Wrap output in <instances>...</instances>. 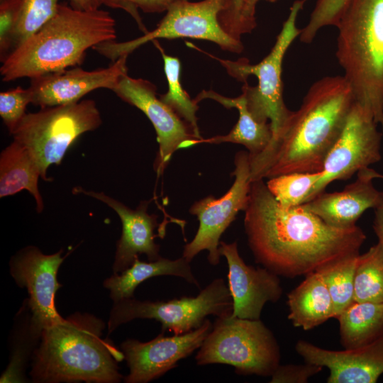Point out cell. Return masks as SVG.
<instances>
[{"instance_id":"37","label":"cell","mask_w":383,"mask_h":383,"mask_svg":"<svg viewBox=\"0 0 383 383\" xmlns=\"http://www.w3.org/2000/svg\"><path fill=\"white\" fill-rule=\"evenodd\" d=\"M374 210L372 228L378 238V242L383 246V191L381 201Z\"/></svg>"},{"instance_id":"42","label":"cell","mask_w":383,"mask_h":383,"mask_svg":"<svg viewBox=\"0 0 383 383\" xmlns=\"http://www.w3.org/2000/svg\"><path fill=\"white\" fill-rule=\"evenodd\" d=\"M0 1H2V0H0Z\"/></svg>"},{"instance_id":"35","label":"cell","mask_w":383,"mask_h":383,"mask_svg":"<svg viewBox=\"0 0 383 383\" xmlns=\"http://www.w3.org/2000/svg\"><path fill=\"white\" fill-rule=\"evenodd\" d=\"M177 0H101L102 4L113 8L123 9L135 21L139 28L145 33L148 31L140 16L138 9L144 13H161L168 9Z\"/></svg>"},{"instance_id":"23","label":"cell","mask_w":383,"mask_h":383,"mask_svg":"<svg viewBox=\"0 0 383 383\" xmlns=\"http://www.w3.org/2000/svg\"><path fill=\"white\" fill-rule=\"evenodd\" d=\"M121 272L120 275L114 273L104 282V286L109 289L110 296L114 302L133 298L138 285L146 279L157 276L179 277L188 283L199 287V283L193 274L190 262L182 256L176 260L161 257L155 261L149 262H143L136 257L133 264Z\"/></svg>"},{"instance_id":"21","label":"cell","mask_w":383,"mask_h":383,"mask_svg":"<svg viewBox=\"0 0 383 383\" xmlns=\"http://www.w3.org/2000/svg\"><path fill=\"white\" fill-rule=\"evenodd\" d=\"M206 99L216 101L228 109L235 108L239 112L238 121L231 131L224 135L202 138L196 145L206 143L219 144L233 143L240 144L248 149L250 157L260 154L270 143L272 131L270 123L257 121L248 111L243 94L235 98H228L209 90H203L194 99L196 103Z\"/></svg>"},{"instance_id":"15","label":"cell","mask_w":383,"mask_h":383,"mask_svg":"<svg viewBox=\"0 0 383 383\" xmlns=\"http://www.w3.org/2000/svg\"><path fill=\"white\" fill-rule=\"evenodd\" d=\"M206 318L198 328L170 337L160 333L148 342L128 339L121 344V351L127 362L129 374L127 383H147L175 368L177 362L199 349L212 329Z\"/></svg>"},{"instance_id":"11","label":"cell","mask_w":383,"mask_h":383,"mask_svg":"<svg viewBox=\"0 0 383 383\" xmlns=\"http://www.w3.org/2000/svg\"><path fill=\"white\" fill-rule=\"evenodd\" d=\"M235 170L231 176L235 180L221 197L209 195L194 202L189 213L197 217L199 225L192 240L184 247L182 257L190 262L201 251L208 252L211 265L220 262V238L235 219L239 211H245L250 190V162L248 152L238 151L234 158Z\"/></svg>"},{"instance_id":"3","label":"cell","mask_w":383,"mask_h":383,"mask_svg":"<svg viewBox=\"0 0 383 383\" xmlns=\"http://www.w3.org/2000/svg\"><path fill=\"white\" fill-rule=\"evenodd\" d=\"M116 38V21L109 11L60 4L55 15L2 62V81L30 79L80 65L89 48Z\"/></svg>"},{"instance_id":"34","label":"cell","mask_w":383,"mask_h":383,"mask_svg":"<svg viewBox=\"0 0 383 383\" xmlns=\"http://www.w3.org/2000/svg\"><path fill=\"white\" fill-rule=\"evenodd\" d=\"M22 0L0 1V59L3 62L13 49Z\"/></svg>"},{"instance_id":"20","label":"cell","mask_w":383,"mask_h":383,"mask_svg":"<svg viewBox=\"0 0 383 383\" xmlns=\"http://www.w3.org/2000/svg\"><path fill=\"white\" fill-rule=\"evenodd\" d=\"M375 170L370 167L357 172L356 179L340 192H322L302 206L327 224L337 228H350L369 209L380 202L382 192L372 182L377 178Z\"/></svg>"},{"instance_id":"36","label":"cell","mask_w":383,"mask_h":383,"mask_svg":"<svg viewBox=\"0 0 383 383\" xmlns=\"http://www.w3.org/2000/svg\"><path fill=\"white\" fill-rule=\"evenodd\" d=\"M323 367L305 362L304 365L288 364L279 365L271 375V383H306Z\"/></svg>"},{"instance_id":"29","label":"cell","mask_w":383,"mask_h":383,"mask_svg":"<svg viewBox=\"0 0 383 383\" xmlns=\"http://www.w3.org/2000/svg\"><path fill=\"white\" fill-rule=\"evenodd\" d=\"M321 174L316 172H293L272 178L266 185L276 201L284 208L305 204Z\"/></svg>"},{"instance_id":"5","label":"cell","mask_w":383,"mask_h":383,"mask_svg":"<svg viewBox=\"0 0 383 383\" xmlns=\"http://www.w3.org/2000/svg\"><path fill=\"white\" fill-rule=\"evenodd\" d=\"M335 27L343 76L383 131V0H347Z\"/></svg>"},{"instance_id":"30","label":"cell","mask_w":383,"mask_h":383,"mask_svg":"<svg viewBox=\"0 0 383 383\" xmlns=\"http://www.w3.org/2000/svg\"><path fill=\"white\" fill-rule=\"evenodd\" d=\"M58 1L22 0L12 51L35 34L55 15L60 4Z\"/></svg>"},{"instance_id":"10","label":"cell","mask_w":383,"mask_h":383,"mask_svg":"<svg viewBox=\"0 0 383 383\" xmlns=\"http://www.w3.org/2000/svg\"><path fill=\"white\" fill-rule=\"evenodd\" d=\"M225 0H203L198 2L177 0L172 3L156 28L143 36L126 41L109 40L94 46L99 54L116 61L128 55L142 45L157 38H191L216 43L221 49L240 53L241 41L228 35L220 26L218 14Z\"/></svg>"},{"instance_id":"26","label":"cell","mask_w":383,"mask_h":383,"mask_svg":"<svg viewBox=\"0 0 383 383\" xmlns=\"http://www.w3.org/2000/svg\"><path fill=\"white\" fill-rule=\"evenodd\" d=\"M152 43L162 57L164 70L168 83V91L164 94L159 95V98L187 124L199 140L202 139L196 116L199 109L198 104L194 99L190 98L182 86L179 60L167 55L157 40H153Z\"/></svg>"},{"instance_id":"18","label":"cell","mask_w":383,"mask_h":383,"mask_svg":"<svg viewBox=\"0 0 383 383\" xmlns=\"http://www.w3.org/2000/svg\"><path fill=\"white\" fill-rule=\"evenodd\" d=\"M295 350L305 362L329 370L328 383H375L383 374V336L365 346L344 350H326L299 340Z\"/></svg>"},{"instance_id":"6","label":"cell","mask_w":383,"mask_h":383,"mask_svg":"<svg viewBox=\"0 0 383 383\" xmlns=\"http://www.w3.org/2000/svg\"><path fill=\"white\" fill-rule=\"evenodd\" d=\"M306 1H294L270 52L259 63L252 65L245 57L231 61L209 55L220 62L232 77L244 83L242 94L247 108L257 121L270 123L272 140L293 112L284 101L282 62L289 46L301 33L296 26V18Z\"/></svg>"},{"instance_id":"27","label":"cell","mask_w":383,"mask_h":383,"mask_svg":"<svg viewBox=\"0 0 383 383\" xmlns=\"http://www.w3.org/2000/svg\"><path fill=\"white\" fill-rule=\"evenodd\" d=\"M354 286V301L383 304V246L379 242L358 255Z\"/></svg>"},{"instance_id":"7","label":"cell","mask_w":383,"mask_h":383,"mask_svg":"<svg viewBox=\"0 0 383 383\" xmlns=\"http://www.w3.org/2000/svg\"><path fill=\"white\" fill-rule=\"evenodd\" d=\"M273 333L260 321L217 317L195 360L198 365L225 364L238 374L271 377L280 364Z\"/></svg>"},{"instance_id":"12","label":"cell","mask_w":383,"mask_h":383,"mask_svg":"<svg viewBox=\"0 0 383 383\" xmlns=\"http://www.w3.org/2000/svg\"><path fill=\"white\" fill-rule=\"evenodd\" d=\"M373 117L355 102L338 140L325 159L321 174L306 202L336 180H346L381 160L382 133Z\"/></svg>"},{"instance_id":"14","label":"cell","mask_w":383,"mask_h":383,"mask_svg":"<svg viewBox=\"0 0 383 383\" xmlns=\"http://www.w3.org/2000/svg\"><path fill=\"white\" fill-rule=\"evenodd\" d=\"M62 250L45 255L35 247H28L11 261V274L21 287H26L31 311L30 326L37 335L43 329L60 322L63 318L57 313L55 298L61 287L57 280L58 269L65 257Z\"/></svg>"},{"instance_id":"24","label":"cell","mask_w":383,"mask_h":383,"mask_svg":"<svg viewBox=\"0 0 383 383\" xmlns=\"http://www.w3.org/2000/svg\"><path fill=\"white\" fill-rule=\"evenodd\" d=\"M40 169L29 151L13 140L0 156V197L13 195L23 189L34 197L38 212L43 210V201L38 186Z\"/></svg>"},{"instance_id":"25","label":"cell","mask_w":383,"mask_h":383,"mask_svg":"<svg viewBox=\"0 0 383 383\" xmlns=\"http://www.w3.org/2000/svg\"><path fill=\"white\" fill-rule=\"evenodd\" d=\"M344 349L369 345L383 336V304L354 301L337 317Z\"/></svg>"},{"instance_id":"16","label":"cell","mask_w":383,"mask_h":383,"mask_svg":"<svg viewBox=\"0 0 383 383\" xmlns=\"http://www.w3.org/2000/svg\"><path fill=\"white\" fill-rule=\"evenodd\" d=\"M220 255L228 263V287L233 301L231 316L257 320L267 302H277L282 295L279 276L266 267L245 264L236 241L220 242Z\"/></svg>"},{"instance_id":"40","label":"cell","mask_w":383,"mask_h":383,"mask_svg":"<svg viewBox=\"0 0 383 383\" xmlns=\"http://www.w3.org/2000/svg\"><path fill=\"white\" fill-rule=\"evenodd\" d=\"M377 178H382L383 179V174H380L379 173H377Z\"/></svg>"},{"instance_id":"19","label":"cell","mask_w":383,"mask_h":383,"mask_svg":"<svg viewBox=\"0 0 383 383\" xmlns=\"http://www.w3.org/2000/svg\"><path fill=\"white\" fill-rule=\"evenodd\" d=\"M74 194H84L95 198L113 209L120 217L122 233L117 243L115 260L113 265L114 273H118L129 267L136 257L145 254L149 261L161 257L160 246L155 243L154 230L157 226V216L148 213L150 201L140 202L135 209H132L103 192L87 191L82 187L73 189Z\"/></svg>"},{"instance_id":"17","label":"cell","mask_w":383,"mask_h":383,"mask_svg":"<svg viewBox=\"0 0 383 383\" xmlns=\"http://www.w3.org/2000/svg\"><path fill=\"white\" fill-rule=\"evenodd\" d=\"M128 55H123L105 68L87 71L75 67L30 78L32 104L41 108L79 101L89 92L101 88L112 90L128 72Z\"/></svg>"},{"instance_id":"31","label":"cell","mask_w":383,"mask_h":383,"mask_svg":"<svg viewBox=\"0 0 383 383\" xmlns=\"http://www.w3.org/2000/svg\"><path fill=\"white\" fill-rule=\"evenodd\" d=\"M248 0H225L218 14L221 28L233 38L241 41V36L250 33L257 26L255 12L248 7Z\"/></svg>"},{"instance_id":"33","label":"cell","mask_w":383,"mask_h":383,"mask_svg":"<svg viewBox=\"0 0 383 383\" xmlns=\"http://www.w3.org/2000/svg\"><path fill=\"white\" fill-rule=\"evenodd\" d=\"M32 103L29 88L21 86L0 93V116L11 133L26 114L28 104Z\"/></svg>"},{"instance_id":"41","label":"cell","mask_w":383,"mask_h":383,"mask_svg":"<svg viewBox=\"0 0 383 383\" xmlns=\"http://www.w3.org/2000/svg\"><path fill=\"white\" fill-rule=\"evenodd\" d=\"M184 1H187V0H184Z\"/></svg>"},{"instance_id":"22","label":"cell","mask_w":383,"mask_h":383,"mask_svg":"<svg viewBox=\"0 0 383 383\" xmlns=\"http://www.w3.org/2000/svg\"><path fill=\"white\" fill-rule=\"evenodd\" d=\"M288 318L294 326L305 331L314 328L335 317L334 306L328 289L317 271L287 294Z\"/></svg>"},{"instance_id":"28","label":"cell","mask_w":383,"mask_h":383,"mask_svg":"<svg viewBox=\"0 0 383 383\" xmlns=\"http://www.w3.org/2000/svg\"><path fill=\"white\" fill-rule=\"evenodd\" d=\"M359 255L343 257L317 270L331 296L335 318L354 301L355 271Z\"/></svg>"},{"instance_id":"38","label":"cell","mask_w":383,"mask_h":383,"mask_svg":"<svg viewBox=\"0 0 383 383\" xmlns=\"http://www.w3.org/2000/svg\"><path fill=\"white\" fill-rule=\"evenodd\" d=\"M70 6L81 10L98 9L102 5L101 0H70Z\"/></svg>"},{"instance_id":"1","label":"cell","mask_w":383,"mask_h":383,"mask_svg":"<svg viewBox=\"0 0 383 383\" xmlns=\"http://www.w3.org/2000/svg\"><path fill=\"white\" fill-rule=\"evenodd\" d=\"M244 228L255 262L278 276L294 278L343 257L360 253L366 235L357 226L337 228L302 205L284 208L264 179L252 181Z\"/></svg>"},{"instance_id":"8","label":"cell","mask_w":383,"mask_h":383,"mask_svg":"<svg viewBox=\"0 0 383 383\" xmlns=\"http://www.w3.org/2000/svg\"><path fill=\"white\" fill-rule=\"evenodd\" d=\"M101 123L96 102L85 99L26 113L10 134L29 151L41 178L49 181L48 168L59 165L79 135L96 129Z\"/></svg>"},{"instance_id":"4","label":"cell","mask_w":383,"mask_h":383,"mask_svg":"<svg viewBox=\"0 0 383 383\" xmlns=\"http://www.w3.org/2000/svg\"><path fill=\"white\" fill-rule=\"evenodd\" d=\"M104 327L96 317L77 313L43 329L33 355V381L119 382L117 362L124 355L101 338Z\"/></svg>"},{"instance_id":"2","label":"cell","mask_w":383,"mask_h":383,"mask_svg":"<svg viewBox=\"0 0 383 383\" xmlns=\"http://www.w3.org/2000/svg\"><path fill=\"white\" fill-rule=\"evenodd\" d=\"M355 102L343 76H327L313 83L278 135L260 154L250 157L251 182L321 172Z\"/></svg>"},{"instance_id":"9","label":"cell","mask_w":383,"mask_h":383,"mask_svg":"<svg viewBox=\"0 0 383 383\" xmlns=\"http://www.w3.org/2000/svg\"><path fill=\"white\" fill-rule=\"evenodd\" d=\"M233 301L225 281L216 278L196 296L167 301H140L133 298L114 302L108 321L109 333L135 318L155 319L162 331L181 335L199 328L209 315L231 316Z\"/></svg>"},{"instance_id":"32","label":"cell","mask_w":383,"mask_h":383,"mask_svg":"<svg viewBox=\"0 0 383 383\" xmlns=\"http://www.w3.org/2000/svg\"><path fill=\"white\" fill-rule=\"evenodd\" d=\"M347 0H317L308 23L301 29L299 40L311 43L326 26H336Z\"/></svg>"},{"instance_id":"13","label":"cell","mask_w":383,"mask_h":383,"mask_svg":"<svg viewBox=\"0 0 383 383\" xmlns=\"http://www.w3.org/2000/svg\"><path fill=\"white\" fill-rule=\"evenodd\" d=\"M112 91L123 101L142 111L153 125L159 149L154 169L161 174L174 152L196 145L199 139L187 124L157 96L151 82L123 74Z\"/></svg>"},{"instance_id":"39","label":"cell","mask_w":383,"mask_h":383,"mask_svg":"<svg viewBox=\"0 0 383 383\" xmlns=\"http://www.w3.org/2000/svg\"><path fill=\"white\" fill-rule=\"evenodd\" d=\"M260 0H248V7L252 11H255L256 4ZM270 2H274L277 0H266Z\"/></svg>"}]
</instances>
